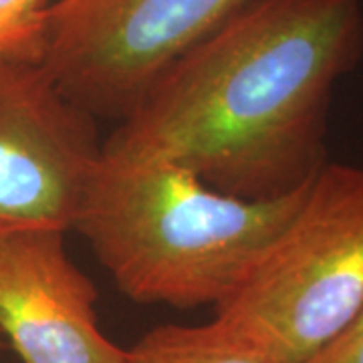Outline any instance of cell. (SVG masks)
I'll return each instance as SVG.
<instances>
[{
  "label": "cell",
  "mask_w": 363,
  "mask_h": 363,
  "mask_svg": "<svg viewBox=\"0 0 363 363\" xmlns=\"http://www.w3.org/2000/svg\"><path fill=\"white\" fill-rule=\"evenodd\" d=\"M363 57V0H250L156 79L104 152L156 157L264 200L327 160L339 79Z\"/></svg>",
  "instance_id": "cell-1"
},
{
  "label": "cell",
  "mask_w": 363,
  "mask_h": 363,
  "mask_svg": "<svg viewBox=\"0 0 363 363\" xmlns=\"http://www.w3.org/2000/svg\"><path fill=\"white\" fill-rule=\"evenodd\" d=\"M309 182L289 194L250 200L164 160L101 147L73 230L131 301L218 307L293 216Z\"/></svg>",
  "instance_id": "cell-2"
},
{
  "label": "cell",
  "mask_w": 363,
  "mask_h": 363,
  "mask_svg": "<svg viewBox=\"0 0 363 363\" xmlns=\"http://www.w3.org/2000/svg\"><path fill=\"white\" fill-rule=\"evenodd\" d=\"M363 307V168L327 162L216 321L281 363H305Z\"/></svg>",
  "instance_id": "cell-3"
},
{
  "label": "cell",
  "mask_w": 363,
  "mask_h": 363,
  "mask_svg": "<svg viewBox=\"0 0 363 363\" xmlns=\"http://www.w3.org/2000/svg\"><path fill=\"white\" fill-rule=\"evenodd\" d=\"M250 0H55L40 57L69 99L119 121L156 79Z\"/></svg>",
  "instance_id": "cell-4"
},
{
  "label": "cell",
  "mask_w": 363,
  "mask_h": 363,
  "mask_svg": "<svg viewBox=\"0 0 363 363\" xmlns=\"http://www.w3.org/2000/svg\"><path fill=\"white\" fill-rule=\"evenodd\" d=\"M101 147L93 116L49 73L40 40L0 52V234L73 230Z\"/></svg>",
  "instance_id": "cell-5"
},
{
  "label": "cell",
  "mask_w": 363,
  "mask_h": 363,
  "mask_svg": "<svg viewBox=\"0 0 363 363\" xmlns=\"http://www.w3.org/2000/svg\"><path fill=\"white\" fill-rule=\"evenodd\" d=\"M65 234H0V335L21 363H128L97 323V291L67 255Z\"/></svg>",
  "instance_id": "cell-6"
},
{
  "label": "cell",
  "mask_w": 363,
  "mask_h": 363,
  "mask_svg": "<svg viewBox=\"0 0 363 363\" xmlns=\"http://www.w3.org/2000/svg\"><path fill=\"white\" fill-rule=\"evenodd\" d=\"M128 363H281L216 319L206 325H160L128 350Z\"/></svg>",
  "instance_id": "cell-7"
},
{
  "label": "cell",
  "mask_w": 363,
  "mask_h": 363,
  "mask_svg": "<svg viewBox=\"0 0 363 363\" xmlns=\"http://www.w3.org/2000/svg\"><path fill=\"white\" fill-rule=\"evenodd\" d=\"M49 0H0V52L40 40Z\"/></svg>",
  "instance_id": "cell-8"
},
{
  "label": "cell",
  "mask_w": 363,
  "mask_h": 363,
  "mask_svg": "<svg viewBox=\"0 0 363 363\" xmlns=\"http://www.w3.org/2000/svg\"><path fill=\"white\" fill-rule=\"evenodd\" d=\"M305 363H363V307L337 337Z\"/></svg>",
  "instance_id": "cell-9"
},
{
  "label": "cell",
  "mask_w": 363,
  "mask_h": 363,
  "mask_svg": "<svg viewBox=\"0 0 363 363\" xmlns=\"http://www.w3.org/2000/svg\"><path fill=\"white\" fill-rule=\"evenodd\" d=\"M0 343H2V339H0Z\"/></svg>",
  "instance_id": "cell-10"
}]
</instances>
